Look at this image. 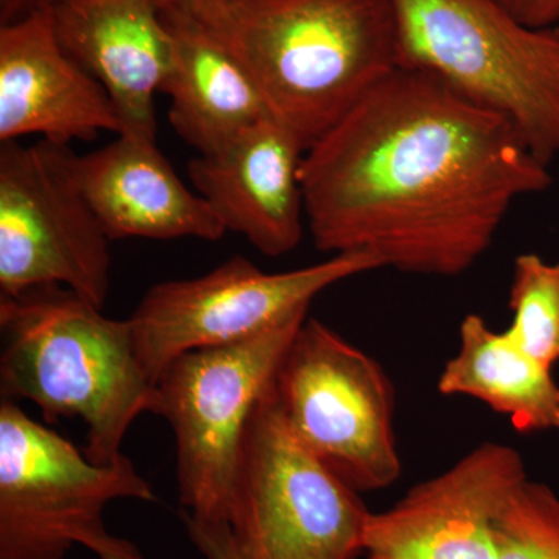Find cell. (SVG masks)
<instances>
[{"mask_svg":"<svg viewBox=\"0 0 559 559\" xmlns=\"http://www.w3.org/2000/svg\"><path fill=\"white\" fill-rule=\"evenodd\" d=\"M272 399L301 447L355 491L396 484L395 388L377 359L308 318L275 373Z\"/></svg>","mask_w":559,"mask_h":559,"instance_id":"obj_7","label":"cell"},{"mask_svg":"<svg viewBox=\"0 0 559 559\" xmlns=\"http://www.w3.org/2000/svg\"><path fill=\"white\" fill-rule=\"evenodd\" d=\"M191 14L308 148L400 68L392 0H226Z\"/></svg>","mask_w":559,"mask_h":559,"instance_id":"obj_2","label":"cell"},{"mask_svg":"<svg viewBox=\"0 0 559 559\" xmlns=\"http://www.w3.org/2000/svg\"><path fill=\"white\" fill-rule=\"evenodd\" d=\"M370 513L301 447L270 390L250 418L231 491L227 524L238 558L356 559Z\"/></svg>","mask_w":559,"mask_h":559,"instance_id":"obj_8","label":"cell"},{"mask_svg":"<svg viewBox=\"0 0 559 559\" xmlns=\"http://www.w3.org/2000/svg\"><path fill=\"white\" fill-rule=\"evenodd\" d=\"M307 143L277 119L253 124L189 164L191 183L224 229L266 257L289 253L304 237L301 162Z\"/></svg>","mask_w":559,"mask_h":559,"instance_id":"obj_12","label":"cell"},{"mask_svg":"<svg viewBox=\"0 0 559 559\" xmlns=\"http://www.w3.org/2000/svg\"><path fill=\"white\" fill-rule=\"evenodd\" d=\"M308 310L249 340L191 349L162 371L157 415L175 432L180 511L191 520L227 524L250 418L270 393Z\"/></svg>","mask_w":559,"mask_h":559,"instance_id":"obj_6","label":"cell"},{"mask_svg":"<svg viewBox=\"0 0 559 559\" xmlns=\"http://www.w3.org/2000/svg\"><path fill=\"white\" fill-rule=\"evenodd\" d=\"M69 145L0 143V296L64 286L103 308L110 238L70 171Z\"/></svg>","mask_w":559,"mask_h":559,"instance_id":"obj_10","label":"cell"},{"mask_svg":"<svg viewBox=\"0 0 559 559\" xmlns=\"http://www.w3.org/2000/svg\"><path fill=\"white\" fill-rule=\"evenodd\" d=\"M495 559H559V496L543 481L527 480L500 511Z\"/></svg>","mask_w":559,"mask_h":559,"instance_id":"obj_19","label":"cell"},{"mask_svg":"<svg viewBox=\"0 0 559 559\" xmlns=\"http://www.w3.org/2000/svg\"><path fill=\"white\" fill-rule=\"evenodd\" d=\"M183 525L191 543L197 546L207 559H240L235 550L234 539L229 524H207V522H198L183 514L180 511Z\"/></svg>","mask_w":559,"mask_h":559,"instance_id":"obj_20","label":"cell"},{"mask_svg":"<svg viewBox=\"0 0 559 559\" xmlns=\"http://www.w3.org/2000/svg\"><path fill=\"white\" fill-rule=\"evenodd\" d=\"M150 2H153L154 5L159 9V7L170 5V3L176 2V0H150Z\"/></svg>","mask_w":559,"mask_h":559,"instance_id":"obj_24","label":"cell"},{"mask_svg":"<svg viewBox=\"0 0 559 559\" xmlns=\"http://www.w3.org/2000/svg\"><path fill=\"white\" fill-rule=\"evenodd\" d=\"M51 17L62 50L108 92L121 134L157 140L154 97L175 60L159 9L150 0H64Z\"/></svg>","mask_w":559,"mask_h":559,"instance_id":"obj_14","label":"cell"},{"mask_svg":"<svg viewBox=\"0 0 559 559\" xmlns=\"http://www.w3.org/2000/svg\"><path fill=\"white\" fill-rule=\"evenodd\" d=\"M0 341L2 400L31 401L49 425L80 418L92 462H117L132 423L159 411L130 319L106 318L64 286L0 296Z\"/></svg>","mask_w":559,"mask_h":559,"instance_id":"obj_3","label":"cell"},{"mask_svg":"<svg viewBox=\"0 0 559 559\" xmlns=\"http://www.w3.org/2000/svg\"><path fill=\"white\" fill-rule=\"evenodd\" d=\"M400 68L421 70L559 159V27H532L498 0H392Z\"/></svg>","mask_w":559,"mask_h":559,"instance_id":"obj_4","label":"cell"},{"mask_svg":"<svg viewBox=\"0 0 559 559\" xmlns=\"http://www.w3.org/2000/svg\"><path fill=\"white\" fill-rule=\"evenodd\" d=\"M175 60L162 94L171 98V127L198 154L226 145L242 131L275 119L255 81L179 0L159 7Z\"/></svg>","mask_w":559,"mask_h":559,"instance_id":"obj_16","label":"cell"},{"mask_svg":"<svg viewBox=\"0 0 559 559\" xmlns=\"http://www.w3.org/2000/svg\"><path fill=\"white\" fill-rule=\"evenodd\" d=\"M103 131L121 134L116 106L62 50L51 10L0 25V143L25 135L70 145Z\"/></svg>","mask_w":559,"mask_h":559,"instance_id":"obj_13","label":"cell"},{"mask_svg":"<svg viewBox=\"0 0 559 559\" xmlns=\"http://www.w3.org/2000/svg\"><path fill=\"white\" fill-rule=\"evenodd\" d=\"M507 331L528 355L554 369L559 364V260L536 253L514 259Z\"/></svg>","mask_w":559,"mask_h":559,"instance_id":"obj_18","label":"cell"},{"mask_svg":"<svg viewBox=\"0 0 559 559\" xmlns=\"http://www.w3.org/2000/svg\"><path fill=\"white\" fill-rule=\"evenodd\" d=\"M518 20L532 27H557L559 0H498Z\"/></svg>","mask_w":559,"mask_h":559,"instance_id":"obj_21","label":"cell"},{"mask_svg":"<svg viewBox=\"0 0 559 559\" xmlns=\"http://www.w3.org/2000/svg\"><path fill=\"white\" fill-rule=\"evenodd\" d=\"M157 502L127 455L100 465L69 440L0 403V559H64L75 546L98 559H143L131 540L108 532L114 500Z\"/></svg>","mask_w":559,"mask_h":559,"instance_id":"obj_5","label":"cell"},{"mask_svg":"<svg viewBox=\"0 0 559 559\" xmlns=\"http://www.w3.org/2000/svg\"><path fill=\"white\" fill-rule=\"evenodd\" d=\"M527 479L520 451L481 443L389 510L371 511L364 554L369 559H495L496 521Z\"/></svg>","mask_w":559,"mask_h":559,"instance_id":"obj_11","label":"cell"},{"mask_svg":"<svg viewBox=\"0 0 559 559\" xmlns=\"http://www.w3.org/2000/svg\"><path fill=\"white\" fill-rule=\"evenodd\" d=\"M305 216L320 252L459 277L514 202L551 186L513 124L421 70L396 68L305 153Z\"/></svg>","mask_w":559,"mask_h":559,"instance_id":"obj_1","label":"cell"},{"mask_svg":"<svg viewBox=\"0 0 559 559\" xmlns=\"http://www.w3.org/2000/svg\"><path fill=\"white\" fill-rule=\"evenodd\" d=\"M549 367L479 314L460 323L459 349L437 380L444 396L481 401L522 433L559 430V384Z\"/></svg>","mask_w":559,"mask_h":559,"instance_id":"obj_17","label":"cell"},{"mask_svg":"<svg viewBox=\"0 0 559 559\" xmlns=\"http://www.w3.org/2000/svg\"><path fill=\"white\" fill-rule=\"evenodd\" d=\"M64 0H0V25L13 24L40 11L51 10Z\"/></svg>","mask_w":559,"mask_h":559,"instance_id":"obj_22","label":"cell"},{"mask_svg":"<svg viewBox=\"0 0 559 559\" xmlns=\"http://www.w3.org/2000/svg\"><path fill=\"white\" fill-rule=\"evenodd\" d=\"M69 164L81 194L110 241H218L227 231L207 201L178 178L157 140L120 134L84 156L72 151Z\"/></svg>","mask_w":559,"mask_h":559,"instance_id":"obj_15","label":"cell"},{"mask_svg":"<svg viewBox=\"0 0 559 559\" xmlns=\"http://www.w3.org/2000/svg\"><path fill=\"white\" fill-rule=\"evenodd\" d=\"M226 0H179L183 9L191 11V13H200L202 10H207L210 7L219 5Z\"/></svg>","mask_w":559,"mask_h":559,"instance_id":"obj_23","label":"cell"},{"mask_svg":"<svg viewBox=\"0 0 559 559\" xmlns=\"http://www.w3.org/2000/svg\"><path fill=\"white\" fill-rule=\"evenodd\" d=\"M378 270L381 261L369 252L334 253L275 274L234 257L201 277L159 283L130 318L140 359L157 384L165 367L183 353L249 340L310 308L336 283Z\"/></svg>","mask_w":559,"mask_h":559,"instance_id":"obj_9","label":"cell"}]
</instances>
